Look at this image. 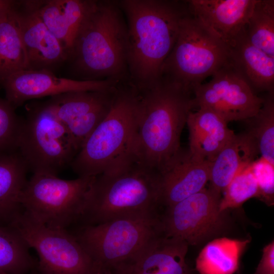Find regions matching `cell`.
<instances>
[{
  "mask_svg": "<svg viewBox=\"0 0 274 274\" xmlns=\"http://www.w3.org/2000/svg\"><path fill=\"white\" fill-rule=\"evenodd\" d=\"M135 90L131 159L159 172L181 148L180 137L194 108L193 96L181 85L161 76L150 86Z\"/></svg>",
  "mask_w": 274,
  "mask_h": 274,
  "instance_id": "1",
  "label": "cell"
},
{
  "mask_svg": "<svg viewBox=\"0 0 274 274\" xmlns=\"http://www.w3.org/2000/svg\"><path fill=\"white\" fill-rule=\"evenodd\" d=\"M128 32L127 83L137 90L160 77L163 63L177 39L187 1L120 0Z\"/></svg>",
  "mask_w": 274,
  "mask_h": 274,
  "instance_id": "2",
  "label": "cell"
},
{
  "mask_svg": "<svg viewBox=\"0 0 274 274\" xmlns=\"http://www.w3.org/2000/svg\"><path fill=\"white\" fill-rule=\"evenodd\" d=\"M161 207L158 172L131 159L95 177L80 219L96 225L158 216Z\"/></svg>",
  "mask_w": 274,
  "mask_h": 274,
  "instance_id": "3",
  "label": "cell"
},
{
  "mask_svg": "<svg viewBox=\"0 0 274 274\" xmlns=\"http://www.w3.org/2000/svg\"><path fill=\"white\" fill-rule=\"evenodd\" d=\"M84 80L127 82L128 32L118 1H92L71 56Z\"/></svg>",
  "mask_w": 274,
  "mask_h": 274,
  "instance_id": "4",
  "label": "cell"
},
{
  "mask_svg": "<svg viewBox=\"0 0 274 274\" xmlns=\"http://www.w3.org/2000/svg\"><path fill=\"white\" fill-rule=\"evenodd\" d=\"M136 106L135 89L119 83L109 113L70 164L78 177H94L132 159Z\"/></svg>",
  "mask_w": 274,
  "mask_h": 274,
  "instance_id": "5",
  "label": "cell"
},
{
  "mask_svg": "<svg viewBox=\"0 0 274 274\" xmlns=\"http://www.w3.org/2000/svg\"><path fill=\"white\" fill-rule=\"evenodd\" d=\"M229 61L228 46L190 11L181 20L178 36L162 64L160 77L193 88Z\"/></svg>",
  "mask_w": 274,
  "mask_h": 274,
  "instance_id": "6",
  "label": "cell"
},
{
  "mask_svg": "<svg viewBox=\"0 0 274 274\" xmlns=\"http://www.w3.org/2000/svg\"><path fill=\"white\" fill-rule=\"evenodd\" d=\"M162 233L158 215L83 225L73 234L92 261L96 274H109Z\"/></svg>",
  "mask_w": 274,
  "mask_h": 274,
  "instance_id": "7",
  "label": "cell"
},
{
  "mask_svg": "<svg viewBox=\"0 0 274 274\" xmlns=\"http://www.w3.org/2000/svg\"><path fill=\"white\" fill-rule=\"evenodd\" d=\"M94 178L63 180L57 175L34 173L22 192L21 207L46 226L66 229L80 219Z\"/></svg>",
  "mask_w": 274,
  "mask_h": 274,
  "instance_id": "8",
  "label": "cell"
},
{
  "mask_svg": "<svg viewBox=\"0 0 274 274\" xmlns=\"http://www.w3.org/2000/svg\"><path fill=\"white\" fill-rule=\"evenodd\" d=\"M17 151L33 174L57 176L78 153L65 128L44 103L30 107L22 119Z\"/></svg>",
  "mask_w": 274,
  "mask_h": 274,
  "instance_id": "9",
  "label": "cell"
},
{
  "mask_svg": "<svg viewBox=\"0 0 274 274\" xmlns=\"http://www.w3.org/2000/svg\"><path fill=\"white\" fill-rule=\"evenodd\" d=\"M10 226L36 251L41 274H96L89 256L66 229L46 226L24 211Z\"/></svg>",
  "mask_w": 274,
  "mask_h": 274,
  "instance_id": "10",
  "label": "cell"
},
{
  "mask_svg": "<svg viewBox=\"0 0 274 274\" xmlns=\"http://www.w3.org/2000/svg\"><path fill=\"white\" fill-rule=\"evenodd\" d=\"M221 194L210 187L167 208L160 215L164 235L197 245L223 233L227 211L220 210Z\"/></svg>",
  "mask_w": 274,
  "mask_h": 274,
  "instance_id": "11",
  "label": "cell"
},
{
  "mask_svg": "<svg viewBox=\"0 0 274 274\" xmlns=\"http://www.w3.org/2000/svg\"><path fill=\"white\" fill-rule=\"evenodd\" d=\"M207 83L193 90L194 107L210 109L227 123L246 120L256 115L264 101L229 63L221 67Z\"/></svg>",
  "mask_w": 274,
  "mask_h": 274,
  "instance_id": "12",
  "label": "cell"
},
{
  "mask_svg": "<svg viewBox=\"0 0 274 274\" xmlns=\"http://www.w3.org/2000/svg\"><path fill=\"white\" fill-rule=\"evenodd\" d=\"M117 86L104 90L61 94L44 103L65 128L78 152L109 113Z\"/></svg>",
  "mask_w": 274,
  "mask_h": 274,
  "instance_id": "13",
  "label": "cell"
},
{
  "mask_svg": "<svg viewBox=\"0 0 274 274\" xmlns=\"http://www.w3.org/2000/svg\"><path fill=\"white\" fill-rule=\"evenodd\" d=\"M120 82L113 80H82L58 77L50 70H25L8 77L2 84L5 99L15 109L25 101L65 93L108 90Z\"/></svg>",
  "mask_w": 274,
  "mask_h": 274,
  "instance_id": "14",
  "label": "cell"
},
{
  "mask_svg": "<svg viewBox=\"0 0 274 274\" xmlns=\"http://www.w3.org/2000/svg\"><path fill=\"white\" fill-rule=\"evenodd\" d=\"M13 12L29 70H49L68 58L62 45L40 16L36 1H16Z\"/></svg>",
  "mask_w": 274,
  "mask_h": 274,
  "instance_id": "15",
  "label": "cell"
},
{
  "mask_svg": "<svg viewBox=\"0 0 274 274\" xmlns=\"http://www.w3.org/2000/svg\"><path fill=\"white\" fill-rule=\"evenodd\" d=\"M210 162L182 148L159 172L161 203L170 207L205 188Z\"/></svg>",
  "mask_w": 274,
  "mask_h": 274,
  "instance_id": "16",
  "label": "cell"
},
{
  "mask_svg": "<svg viewBox=\"0 0 274 274\" xmlns=\"http://www.w3.org/2000/svg\"><path fill=\"white\" fill-rule=\"evenodd\" d=\"M188 248L184 241L162 233L109 274H190L186 261Z\"/></svg>",
  "mask_w": 274,
  "mask_h": 274,
  "instance_id": "17",
  "label": "cell"
},
{
  "mask_svg": "<svg viewBox=\"0 0 274 274\" xmlns=\"http://www.w3.org/2000/svg\"><path fill=\"white\" fill-rule=\"evenodd\" d=\"M256 1H187L190 12L228 45L246 28Z\"/></svg>",
  "mask_w": 274,
  "mask_h": 274,
  "instance_id": "18",
  "label": "cell"
},
{
  "mask_svg": "<svg viewBox=\"0 0 274 274\" xmlns=\"http://www.w3.org/2000/svg\"><path fill=\"white\" fill-rule=\"evenodd\" d=\"M228 47L229 64L252 89L273 92L274 58L251 44L245 28Z\"/></svg>",
  "mask_w": 274,
  "mask_h": 274,
  "instance_id": "19",
  "label": "cell"
},
{
  "mask_svg": "<svg viewBox=\"0 0 274 274\" xmlns=\"http://www.w3.org/2000/svg\"><path fill=\"white\" fill-rule=\"evenodd\" d=\"M92 0L36 1L42 20L62 45L68 57Z\"/></svg>",
  "mask_w": 274,
  "mask_h": 274,
  "instance_id": "20",
  "label": "cell"
},
{
  "mask_svg": "<svg viewBox=\"0 0 274 274\" xmlns=\"http://www.w3.org/2000/svg\"><path fill=\"white\" fill-rule=\"evenodd\" d=\"M186 124L189 129L190 152L211 162L235 134L227 123L216 113L205 108L191 111Z\"/></svg>",
  "mask_w": 274,
  "mask_h": 274,
  "instance_id": "21",
  "label": "cell"
},
{
  "mask_svg": "<svg viewBox=\"0 0 274 274\" xmlns=\"http://www.w3.org/2000/svg\"><path fill=\"white\" fill-rule=\"evenodd\" d=\"M259 154L248 133L234 134L210 162V187L221 194L234 177L249 166Z\"/></svg>",
  "mask_w": 274,
  "mask_h": 274,
  "instance_id": "22",
  "label": "cell"
},
{
  "mask_svg": "<svg viewBox=\"0 0 274 274\" xmlns=\"http://www.w3.org/2000/svg\"><path fill=\"white\" fill-rule=\"evenodd\" d=\"M28 168L17 151L0 154V225L10 226L22 212Z\"/></svg>",
  "mask_w": 274,
  "mask_h": 274,
  "instance_id": "23",
  "label": "cell"
},
{
  "mask_svg": "<svg viewBox=\"0 0 274 274\" xmlns=\"http://www.w3.org/2000/svg\"><path fill=\"white\" fill-rule=\"evenodd\" d=\"M250 241L221 237L213 239L200 251L196 268L201 274H233Z\"/></svg>",
  "mask_w": 274,
  "mask_h": 274,
  "instance_id": "24",
  "label": "cell"
},
{
  "mask_svg": "<svg viewBox=\"0 0 274 274\" xmlns=\"http://www.w3.org/2000/svg\"><path fill=\"white\" fill-rule=\"evenodd\" d=\"M14 7L0 19V87L12 74L29 70L27 54L13 12Z\"/></svg>",
  "mask_w": 274,
  "mask_h": 274,
  "instance_id": "25",
  "label": "cell"
},
{
  "mask_svg": "<svg viewBox=\"0 0 274 274\" xmlns=\"http://www.w3.org/2000/svg\"><path fill=\"white\" fill-rule=\"evenodd\" d=\"M29 247L11 226L0 225V274H26L36 263Z\"/></svg>",
  "mask_w": 274,
  "mask_h": 274,
  "instance_id": "26",
  "label": "cell"
},
{
  "mask_svg": "<svg viewBox=\"0 0 274 274\" xmlns=\"http://www.w3.org/2000/svg\"><path fill=\"white\" fill-rule=\"evenodd\" d=\"M252 45L274 58V1L257 0L245 28Z\"/></svg>",
  "mask_w": 274,
  "mask_h": 274,
  "instance_id": "27",
  "label": "cell"
},
{
  "mask_svg": "<svg viewBox=\"0 0 274 274\" xmlns=\"http://www.w3.org/2000/svg\"><path fill=\"white\" fill-rule=\"evenodd\" d=\"M257 114L245 121L249 124L248 132L254 140L261 157L274 165L273 92L263 98Z\"/></svg>",
  "mask_w": 274,
  "mask_h": 274,
  "instance_id": "28",
  "label": "cell"
},
{
  "mask_svg": "<svg viewBox=\"0 0 274 274\" xmlns=\"http://www.w3.org/2000/svg\"><path fill=\"white\" fill-rule=\"evenodd\" d=\"M224 192L219 206L221 212L239 208L248 199L257 197V183L250 165L234 177Z\"/></svg>",
  "mask_w": 274,
  "mask_h": 274,
  "instance_id": "29",
  "label": "cell"
},
{
  "mask_svg": "<svg viewBox=\"0 0 274 274\" xmlns=\"http://www.w3.org/2000/svg\"><path fill=\"white\" fill-rule=\"evenodd\" d=\"M22 122L15 108L0 96V154L17 150Z\"/></svg>",
  "mask_w": 274,
  "mask_h": 274,
  "instance_id": "30",
  "label": "cell"
},
{
  "mask_svg": "<svg viewBox=\"0 0 274 274\" xmlns=\"http://www.w3.org/2000/svg\"><path fill=\"white\" fill-rule=\"evenodd\" d=\"M258 186L257 198L268 206L274 202V165L260 157L251 164Z\"/></svg>",
  "mask_w": 274,
  "mask_h": 274,
  "instance_id": "31",
  "label": "cell"
},
{
  "mask_svg": "<svg viewBox=\"0 0 274 274\" xmlns=\"http://www.w3.org/2000/svg\"><path fill=\"white\" fill-rule=\"evenodd\" d=\"M254 274H274V241L265 246Z\"/></svg>",
  "mask_w": 274,
  "mask_h": 274,
  "instance_id": "32",
  "label": "cell"
},
{
  "mask_svg": "<svg viewBox=\"0 0 274 274\" xmlns=\"http://www.w3.org/2000/svg\"><path fill=\"white\" fill-rule=\"evenodd\" d=\"M15 2V1L0 0V19L12 9Z\"/></svg>",
  "mask_w": 274,
  "mask_h": 274,
  "instance_id": "33",
  "label": "cell"
},
{
  "mask_svg": "<svg viewBox=\"0 0 274 274\" xmlns=\"http://www.w3.org/2000/svg\"><path fill=\"white\" fill-rule=\"evenodd\" d=\"M31 274H41L38 270L36 271H32Z\"/></svg>",
  "mask_w": 274,
  "mask_h": 274,
  "instance_id": "34",
  "label": "cell"
}]
</instances>
